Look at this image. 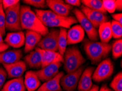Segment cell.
<instances>
[{
    "label": "cell",
    "instance_id": "6da1fadb",
    "mask_svg": "<svg viewBox=\"0 0 122 91\" xmlns=\"http://www.w3.org/2000/svg\"><path fill=\"white\" fill-rule=\"evenodd\" d=\"M83 46L88 59L94 65L99 64L108 57L112 45L108 43L92 41L87 38L83 39Z\"/></svg>",
    "mask_w": 122,
    "mask_h": 91
},
{
    "label": "cell",
    "instance_id": "7a4b0ae2",
    "mask_svg": "<svg viewBox=\"0 0 122 91\" xmlns=\"http://www.w3.org/2000/svg\"><path fill=\"white\" fill-rule=\"evenodd\" d=\"M20 24L22 29L34 31L42 37L49 32L48 28L41 23L35 12L27 5L20 6Z\"/></svg>",
    "mask_w": 122,
    "mask_h": 91
},
{
    "label": "cell",
    "instance_id": "3957f363",
    "mask_svg": "<svg viewBox=\"0 0 122 91\" xmlns=\"http://www.w3.org/2000/svg\"><path fill=\"white\" fill-rule=\"evenodd\" d=\"M64 57V68L67 73L75 72L86 62L80 50L77 46L66 48Z\"/></svg>",
    "mask_w": 122,
    "mask_h": 91
},
{
    "label": "cell",
    "instance_id": "277c9868",
    "mask_svg": "<svg viewBox=\"0 0 122 91\" xmlns=\"http://www.w3.org/2000/svg\"><path fill=\"white\" fill-rule=\"evenodd\" d=\"M20 3L5 10V29L11 32L21 31L20 24Z\"/></svg>",
    "mask_w": 122,
    "mask_h": 91
},
{
    "label": "cell",
    "instance_id": "5b68a950",
    "mask_svg": "<svg viewBox=\"0 0 122 91\" xmlns=\"http://www.w3.org/2000/svg\"><path fill=\"white\" fill-rule=\"evenodd\" d=\"M113 72V63L111 59L106 58L98 64L92 76V80L96 82H101L109 79Z\"/></svg>",
    "mask_w": 122,
    "mask_h": 91
},
{
    "label": "cell",
    "instance_id": "8992f818",
    "mask_svg": "<svg viewBox=\"0 0 122 91\" xmlns=\"http://www.w3.org/2000/svg\"><path fill=\"white\" fill-rule=\"evenodd\" d=\"M73 13L75 15L78 23H79L81 27L86 33L88 39L92 41H97L99 40V35L97 29L94 26L84 14L78 8H75L73 10Z\"/></svg>",
    "mask_w": 122,
    "mask_h": 91
},
{
    "label": "cell",
    "instance_id": "52a82bcc",
    "mask_svg": "<svg viewBox=\"0 0 122 91\" xmlns=\"http://www.w3.org/2000/svg\"><path fill=\"white\" fill-rule=\"evenodd\" d=\"M59 29H51L38 44V48L46 51L58 52Z\"/></svg>",
    "mask_w": 122,
    "mask_h": 91
},
{
    "label": "cell",
    "instance_id": "ba28073f",
    "mask_svg": "<svg viewBox=\"0 0 122 91\" xmlns=\"http://www.w3.org/2000/svg\"><path fill=\"white\" fill-rule=\"evenodd\" d=\"M84 66H81L75 72L64 75L60 80V86L65 91H75L77 88L81 74L84 70Z\"/></svg>",
    "mask_w": 122,
    "mask_h": 91
},
{
    "label": "cell",
    "instance_id": "9c48e42d",
    "mask_svg": "<svg viewBox=\"0 0 122 91\" xmlns=\"http://www.w3.org/2000/svg\"><path fill=\"white\" fill-rule=\"evenodd\" d=\"M46 2L47 6L59 16H68L73 8L62 0H47Z\"/></svg>",
    "mask_w": 122,
    "mask_h": 91
},
{
    "label": "cell",
    "instance_id": "30bf717a",
    "mask_svg": "<svg viewBox=\"0 0 122 91\" xmlns=\"http://www.w3.org/2000/svg\"><path fill=\"white\" fill-rule=\"evenodd\" d=\"M35 50H37L41 56L42 68L51 64L57 63L64 62V57L61 55L58 52L46 51L40 48L36 47Z\"/></svg>",
    "mask_w": 122,
    "mask_h": 91
},
{
    "label": "cell",
    "instance_id": "8fae6325",
    "mask_svg": "<svg viewBox=\"0 0 122 91\" xmlns=\"http://www.w3.org/2000/svg\"><path fill=\"white\" fill-rule=\"evenodd\" d=\"M61 65V63L51 64L35 72L40 80L45 82L53 79L59 73Z\"/></svg>",
    "mask_w": 122,
    "mask_h": 91
},
{
    "label": "cell",
    "instance_id": "7c38bea8",
    "mask_svg": "<svg viewBox=\"0 0 122 91\" xmlns=\"http://www.w3.org/2000/svg\"><path fill=\"white\" fill-rule=\"evenodd\" d=\"M95 70L93 67H89L84 69V71L81 74L77 86L78 91H88L93 86L92 81V76Z\"/></svg>",
    "mask_w": 122,
    "mask_h": 91
},
{
    "label": "cell",
    "instance_id": "4fadbf2b",
    "mask_svg": "<svg viewBox=\"0 0 122 91\" xmlns=\"http://www.w3.org/2000/svg\"><path fill=\"white\" fill-rule=\"evenodd\" d=\"M3 67L7 72L8 78L10 79L22 77L27 68L24 61L21 60L13 64H3Z\"/></svg>",
    "mask_w": 122,
    "mask_h": 91
},
{
    "label": "cell",
    "instance_id": "5bb4252c",
    "mask_svg": "<svg viewBox=\"0 0 122 91\" xmlns=\"http://www.w3.org/2000/svg\"><path fill=\"white\" fill-rule=\"evenodd\" d=\"M78 23L77 19L75 16H59L55 19L51 20L46 23L44 25L47 27L55 28L60 27L62 29H70L73 24Z\"/></svg>",
    "mask_w": 122,
    "mask_h": 91
},
{
    "label": "cell",
    "instance_id": "9a60e30c",
    "mask_svg": "<svg viewBox=\"0 0 122 91\" xmlns=\"http://www.w3.org/2000/svg\"><path fill=\"white\" fill-rule=\"evenodd\" d=\"M23 57L21 50L13 49L5 50L0 53V64H10L20 61Z\"/></svg>",
    "mask_w": 122,
    "mask_h": 91
},
{
    "label": "cell",
    "instance_id": "2e32d148",
    "mask_svg": "<svg viewBox=\"0 0 122 91\" xmlns=\"http://www.w3.org/2000/svg\"><path fill=\"white\" fill-rule=\"evenodd\" d=\"M85 32L79 25H76L67 31V45H74L82 42L84 39Z\"/></svg>",
    "mask_w": 122,
    "mask_h": 91
},
{
    "label": "cell",
    "instance_id": "e0dca14e",
    "mask_svg": "<svg viewBox=\"0 0 122 91\" xmlns=\"http://www.w3.org/2000/svg\"><path fill=\"white\" fill-rule=\"evenodd\" d=\"M42 36L39 33L31 31H26L25 33V47L24 53H29L37 46Z\"/></svg>",
    "mask_w": 122,
    "mask_h": 91
},
{
    "label": "cell",
    "instance_id": "ac0fdd59",
    "mask_svg": "<svg viewBox=\"0 0 122 91\" xmlns=\"http://www.w3.org/2000/svg\"><path fill=\"white\" fill-rule=\"evenodd\" d=\"M5 41L9 46L18 49L24 45L25 33L23 31L8 33L6 35Z\"/></svg>",
    "mask_w": 122,
    "mask_h": 91
},
{
    "label": "cell",
    "instance_id": "d6986e66",
    "mask_svg": "<svg viewBox=\"0 0 122 91\" xmlns=\"http://www.w3.org/2000/svg\"><path fill=\"white\" fill-rule=\"evenodd\" d=\"M64 75V72H59L53 79L41 85L37 91H61L60 80Z\"/></svg>",
    "mask_w": 122,
    "mask_h": 91
},
{
    "label": "cell",
    "instance_id": "ffe728a7",
    "mask_svg": "<svg viewBox=\"0 0 122 91\" xmlns=\"http://www.w3.org/2000/svg\"><path fill=\"white\" fill-rule=\"evenodd\" d=\"M24 82L27 91H35L41 86V81L36 72L29 70L26 72Z\"/></svg>",
    "mask_w": 122,
    "mask_h": 91
},
{
    "label": "cell",
    "instance_id": "44dd1931",
    "mask_svg": "<svg viewBox=\"0 0 122 91\" xmlns=\"http://www.w3.org/2000/svg\"><path fill=\"white\" fill-rule=\"evenodd\" d=\"M24 62L30 68L38 69L42 68V59L40 53L35 50L25 56Z\"/></svg>",
    "mask_w": 122,
    "mask_h": 91
},
{
    "label": "cell",
    "instance_id": "7402d4cb",
    "mask_svg": "<svg viewBox=\"0 0 122 91\" xmlns=\"http://www.w3.org/2000/svg\"><path fill=\"white\" fill-rule=\"evenodd\" d=\"M26 88L24 82V78L13 79L5 83L1 91H25Z\"/></svg>",
    "mask_w": 122,
    "mask_h": 91
},
{
    "label": "cell",
    "instance_id": "603a6c76",
    "mask_svg": "<svg viewBox=\"0 0 122 91\" xmlns=\"http://www.w3.org/2000/svg\"><path fill=\"white\" fill-rule=\"evenodd\" d=\"M98 30V35L101 42L104 43H108L112 38L111 23L110 21L106 22L99 26Z\"/></svg>",
    "mask_w": 122,
    "mask_h": 91
},
{
    "label": "cell",
    "instance_id": "cb8c5ba5",
    "mask_svg": "<svg viewBox=\"0 0 122 91\" xmlns=\"http://www.w3.org/2000/svg\"><path fill=\"white\" fill-rule=\"evenodd\" d=\"M35 13L41 23L44 25L47 22L59 17V16L51 10L37 9H35Z\"/></svg>",
    "mask_w": 122,
    "mask_h": 91
},
{
    "label": "cell",
    "instance_id": "d4e9b609",
    "mask_svg": "<svg viewBox=\"0 0 122 91\" xmlns=\"http://www.w3.org/2000/svg\"><path fill=\"white\" fill-rule=\"evenodd\" d=\"M67 31L66 29H59L58 37V53L63 56L67 47Z\"/></svg>",
    "mask_w": 122,
    "mask_h": 91
},
{
    "label": "cell",
    "instance_id": "484cf974",
    "mask_svg": "<svg viewBox=\"0 0 122 91\" xmlns=\"http://www.w3.org/2000/svg\"><path fill=\"white\" fill-rule=\"evenodd\" d=\"M83 5L88 7L92 10L98 11L105 14H106V11L103 7L102 1L100 0H82L81 1Z\"/></svg>",
    "mask_w": 122,
    "mask_h": 91
},
{
    "label": "cell",
    "instance_id": "4316f807",
    "mask_svg": "<svg viewBox=\"0 0 122 91\" xmlns=\"http://www.w3.org/2000/svg\"><path fill=\"white\" fill-rule=\"evenodd\" d=\"M112 57L114 59L120 58L122 55V40L119 39L113 43L111 48Z\"/></svg>",
    "mask_w": 122,
    "mask_h": 91
},
{
    "label": "cell",
    "instance_id": "83f0119b",
    "mask_svg": "<svg viewBox=\"0 0 122 91\" xmlns=\"http://www.w3.org/2000/svg\"><path fill=\"white\" fill-rule=\"evenodd\" d=\"M112 37L115 39H122V25L114 20L111 23Z\"/></svg>",
    "mask_w": 122,
    "mask_h": 91
},
{
    "label": "cell",
    "instance_id": "f1b7e54d",
    "mask_svg": "<svg viewBox=\"0 0 122 91\" xmlns=\"http://www.w3.org/2000/svg\"><path fill=\"white\" fill-rule=\"evenodd\" d=\"M110 87L114 91H122V72L118 73L113 79Z\"/></svg>",
    "mask_w": 122,
    "mask_h": 91
},
{
    "label": "cell",
    "instance_id": "f546056e",
    "mask_svg": "<svg viewBox=\"0 0 122 91\" xmlns=\"http://www.w3.org/2000/svg\"><path fill=\"white\" fill-rule=\"evenodd\" d=\"M102 4L103 8L106 12L113 13L116 10V0H103L102 1Z\"/></svg>",
    "mask_w": 122,
    "mask_h": 91
},
{
    "label": "cell",
    "instance_id": "4dcf8cb0",
    "mask_svg": "<svg viewBox=\"0 0 122 91\" xmlns=\"http://www.w3.org/2000/svg\"><path fill=\"white\" fill-rule=\"evenodd\" d=\"M23 2L27 5L37 8H46L47 7L46 2L44 0H24Z\"/></svg>",
    "mask_w": 122,
    "mask_h": 91
},
{
    "label": "cell",
    "instance_id": "1f68e13d",
    "mask_svg": "<svg viewBox=\"0 0 122 91\" xmlns=\"http://www.w3.org/2000/svg\"><path fill=\"white\" fill-rule=\"evenodd\" d=\"M0 33L3 37L5 34V13L2 3L0 5Z\"/></svg>",
    "mask_w": 122,
    "mask_h": 91
},
{
    "label": "cell",
    "instance_id": "d6a6232c",
    "mask_svg": "<svg viewBox=\"0 0 122 91\" xmlns=\"http://www.w3.org/2000/svg\"><path fill=\"white\" fill-rule=\"evenodd\" d=\"M20 1L18 0H3L2 1V5L4 10L10 8L19 3Z\"/></svg>",
    "mask_w": 122,
    "mask_h": 91
},
{
    "label": "cell",
    "instance_id": "836d02e7",
    "mask_svg": "<svg viewBox=\"0 0 122 91\" xmlns=\"http://www.w3.org/2000/svg\"><path fill=\"white\" fill-rule=\"evenodd\" d=\"M7 77V74L5 68L0 66V91L4 86Z\"/></svg>",
    "mask_w": 122,
    "mask_h": 91
},
{
    "label": "cell",
    "instance_id": "e575fe53",
    "mask_svg": "<svg viewBox=\"0 0 122 91\" xmlns=\"http://www.w3.org/2000/svg\"><path fill=\"white\" fill-rule=\"evenodd\" d=\"M64 2L72 7H81V2L79 0H65Z\"/></svg>",
    "mask_w": 122,
    "mask_h": 91
},
{
    "label": "cell",
    "instance_id": "d590c367",
    "mask_svg": "<svg viewBox=\"0 0 122 91\" xmlns=\"http://www.w3.org/2000/svg\"><path fill=\"white\" fill-rule=\"evenodd\" d=\"M112 18L113 19L114 21H115L117 23H119L121 25H122V13H118L113 14Z\"/></svg>",
    "mask_w": 122,
    "mask_h": 91
},
{
    "label": "cell",
    "instance_id": "8d00e7d4",
    "mask_svg": "<svg viewBox=\"0 0 122 91\" xmlns=\"http://www.w3.org/2000/svg\"><path fill=\"white\" fill-rule=\"evenodd\" d=\"M9 46L7 44L3 43L2 44H0V53L5 51L8 49Z\"/></svg>",
    "mask_w": 122,
    "mask_h": 91
},
{
    "label": "cell",
    "instance_id": "74e56055",
    "mask_svg": "<svg viewBox=\"0 0 122 91\" xmlns=\"http://www.w3.org/2000/svg\"><path fill=\"white\" fill-rule=\"evenodd\" d=\"M116 4H117V8H116V10L118 11H122V1H121V0H116Z\"/></svg>",
    "mask_w": 122,
    "mask_h": 91
},
{
    "label": "cell",
    "instance_id": "f35d334b",
    "mask_svg": "<svg viewBox=\"0 0 122 91\" xmlns=\"http://www.w3.org/2000/svg\"><path fill=\"white\" fill-rule=\"evenodd\" d=\"M99 91H113L112 89H110L109 87L107 86L106 85H102L100 89H99Z\"/></svg>",
    "mask_w": 122,
    "mask_h": 91
},
{
    "label": "cell",
    "instance_id": "ab89813d",
    "mask_svg": "<svg viewBox=\"0 0 122 91\" xmlns=\"http://www.w3.org/2000/svg\"><path fill=\"white\" fill-rule=\"evenodd\" d=\"M99 87L97 85H93L92 88L88 91H99Z\"/></svg>",
    "mask_w": 122,
    "mask_h": 91
},
{
    "label": "cell",
    "instance_id": "60d3db41",
    "mask_svg": "<svg viewBox=\"0 0 122 91\" xmlns=\"http://www.w3.org/2000/svg\"><path fill=\"white\" fill-rule=\"evenodd\" d=\"M3 36H2L1 33H0V44L3 43Z\"/></svg>",
    "mask_w": 122,
    "mask_h": 91
},
{
    "label": "cell",
    "instance_id": "b9f144b4",
    "mask_svg": "<svg viewBox=\"0 0 122 91\" xmlns=\"http://www.w3.org/2000/svg\"><path fill=\"white\" fill-rule=\"evenodd\" d=\"M2 1H0V5H1V3H2Z\"/></svg>",
    "mask_w": 122,
    "mask_h": 91
}]
</instances>
